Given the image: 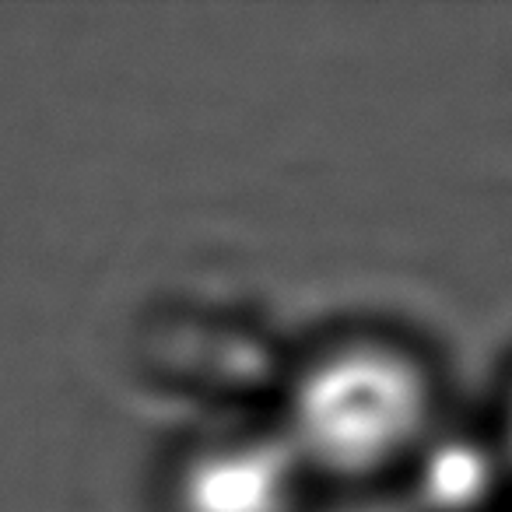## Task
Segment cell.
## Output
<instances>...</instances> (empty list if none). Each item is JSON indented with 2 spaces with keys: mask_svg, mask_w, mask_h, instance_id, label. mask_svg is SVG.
Masks as SVG:
<instances>
[{
  "mask_svg": "<svg viewBox=\"0 0 512 512\" xmlns=\"http://www.w3.org/2000/svg\"><path fill=\"white\" fill-rule=\"evenodd\" d=\"M425 414V379L407 358L386 348H344L299 379L285 439L306 470L369 474L411 446Z\"/></svg>",
  "mask_w": 512,
  "mask_h": 512,
  "instance_id": "6da1fadb",
  "label": "cell"
},
{
  "mask_svg": "<svg viewBox=\"0 0 512 512\" xmlns=\"http://www.w3.org/2000/svg\"><path fill=\"white\" fill-rule=\"evenodd\" d=\"M306 463L278 435H239L204 446L176 481L179 512H295Z\"/></svg>",
  "mask_w": 512,
  "mask_h": 512,
  "instance_id": "7a4b0ae2",
  "label": "cell"
},
{
  "mask_svg": "<svg viewBox=\"0 0 512 512\" xmlns=\"http://www.w3.org/2000/svg\"><path fill=\"white\" fill-rule=\"evenodd\" d=\"M495 484L491 456L474 442H442L432 449L421 474V491L428 505L439 512H470L484 505Z\"/></svg>",
  "mask_w": 512,
  "mask_h": 512,
  "instance_id": "3957f363",
  "label": "cell"
}]
</instances>
